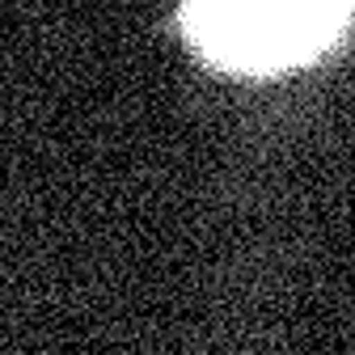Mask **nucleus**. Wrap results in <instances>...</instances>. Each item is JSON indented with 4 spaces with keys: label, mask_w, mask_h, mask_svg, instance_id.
Returning <instances> with one entry per match:
<instances>
[{
    "label": "nucleus",
    "mask_w": 355,
    "mask_h": 355,
    "mask_svg": "<svg viewBox=\"0 0 355 355\" xmlns=\"http://www.w3.org/2000/svg\"><path fill=\"white\" fill-rule=\"evenodd\" d=\"M351 0H187L182 30L229 72H279L322 55L343 34Z\"/></svg>",
    "instance_id": "nucleus-1"
}]
</instances>
